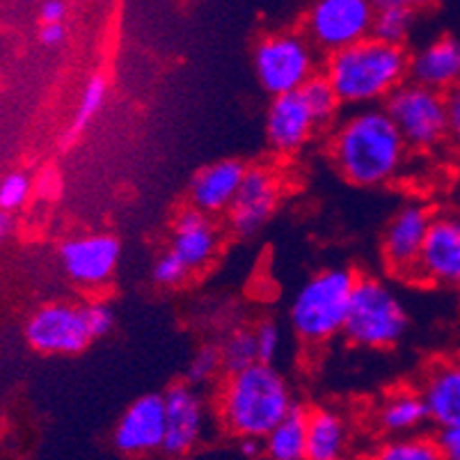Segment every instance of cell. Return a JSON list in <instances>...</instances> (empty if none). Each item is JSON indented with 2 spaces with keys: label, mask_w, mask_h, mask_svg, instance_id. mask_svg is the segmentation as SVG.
<instances>
[{
  "label": "cell",
  "mask_w": 460,
  "mask_h": 460,
  "mask_svg": "<svg viewBox=\"0 0 460 460\" xmlns=\"http://www.w3.org/2000/svg\"><path fill=\"white\" fill-rule=\"evenodd\" d=\"M401 133L387 112L362 108L339 124L332 137V158L339 172L355 186H380L399 174L405 161Z\"/></svg>",
  "instance_id": "1"
},
{
  "label": "cell",
  "mask_w": 460,
  "mask_h": 460,
  "mask_svg": "<svg viewBox=\"0 0 460 460\" xmlns=\"http://www.w3.org/2000/svg\"><path fill=\"white\" fill-rule=\"evenodd\" d=\"M294 405L287 378L273 365L263 362L229 374L217 396L220 421L238 440H263Z\"/></svg>",
  "instance_id": "2"
},
{
  "label": "cell",
  "mask_w": 460,
  "mask_h": 460,
  "mask_svg": "<svg viewBox=\"0 0 460 460\" xmlns=\"http://www.w3.org/2000/svg\"><path fill=\"white\" fill-rule=\"evenodd\" d=\"M410 58L403 46H390L369 40L332 53L325 65V74L339 102L346 106H369L387 99L399 90L408 76Z\"/></svg>",
  "instance_id": "3"
},
{
  "label": "cell",
  "mask_w": 460,
  "mask_h": 460,
  "mask_svg": "<svg viewBox=\"0 0 460 460\" xmlns=\"http://www.w3.org/2000/svg\"><path fill=\"white\" fill-rule=\"evenodd\" d=\"M355 275L346 269H325L298 288L291 303V328L309 344H319L344 332Z\"/></svg>",
  "instance_id": "4"
},
{
  "label": "cell",
  "mask_w": 460,
  "mask_h": 460,
  "mask_svg": "<svg viewBox=\"0 0 460 460\" xmlns=\"http://www.w3.org/2000/svg\"><path fill=\"white\" fill-rule=\"evenodd\" d=\"M408 312L399 296L376 278L355 279L344 334L365 349H390L408 330Z\"/></svg>",
  "instance_id": "5"
},
{
  "label": "cell",
  "mask_w": 460,
  "mask_h": 460,
  "mask_svg": "<svg viewBox=\"0 0 460 460\" xmlns=\"http://www.w3.org/2000/svg\"><path fill=\"white\" fill-rule=\"evenodd\" d=\"M385 112L394 122L408 147L433 149L449 137L447 102L440 92L403 83L385 102Z\"/></svg>",
  "instance_id": "6"
},
{
  "label": "cell",
  "mask_w": 460,
  "mask_h": 460,
  "mask_svg": "<svg viewBox=\"0 0 460 460\" xmlns=\"http://www.w3.org/2000/svg\"><path fill=\"white\" fill-rule=\"evenodd\" d=\"M254 74L269 94L298 92L314 76V49L298 32H273L254 46Z\"/></svg>",
  "instance_id": "7"
},
{
  "label": "cell",
  "mask_w": 460,
  "mask_h": 460,
  "mask_svg": "<svg viewBox=\"0 0 460 460\" xmlns=\"http://www.w3.org/2000/svg\"><path fill=\"white\" fill-rule=\"evenodd\" d=\"M374 3L367 0H321L305 16V37L323 51H344L371 37Z\"/></svg>",
  "instance_id": "8"
},
{
  "label": "cell",
  "mask_w": 460,
  "mask_h": 460,
  "mask_svg": "<svg viewBox=\"0 0 460 460\" xmlns=\"http://www.w3.org/2000/svg\"><path fill=\"white\" fill-rule=\"evenodd\" d=\"M26 337L32 349L40 350V353H81L92 341L85 307L71 303L44 305L28 321Z\"/></svg>",
  "instance_id": "9"
},
{
  "label": "cell",
  "mask_w": 460,
  "mask_h": 460,
  "mask_svg": "<svg viewBox=\"0 0 460 460\" xmlns=\"http://www.w3.org/2000/svg\"><path fill=\"white\" fill-rule=\"evenodd\" d=\"M415 278L433 287L460 288V216H433Z\"/></svg>",
  "instance_id": "10"
},
{
  "label": "cell",
  "mask_w": 460,
  "mask_h": 460,
  "mask_svg": "<svg viewBox=\"0 0 460 460\" xmlns=\"http://www.w3.org/2000/svg\"><path fill=\"white\" fill-rule=\"evenodd\" d=\"M165 403V442L163 451L172 458H186L199 445L207 426L204 399L192 385L177 383L163 394Z\"/></svg>",
  "instance_id": "11"
},
{
  "label": "cell",
  "mask_w": 460,
  "mask_h": 460,
  "mask_svg": "<svg viewBox=\"0 0 460 460\" xmlns=\"http://www.w3.org/2000/svg\"><path fill=\"white\" fill-rule=\"evenodd\" d=\"M122 245L111 234H87L62 245L60 259L66 275L83 287H102L115 273Z\"/></svg>",
  "instance_id": "12"
},
{
  "label": "cell",
  "mask_w": 460,
  "mask_h": 460,
  "mask_svg": "<svg viewBox=\"0 0 460 460\" xmlns=\"http://www.w3.org/2000/svg\"><path fill=\"white\" fill-rule=\"evenodd\" d=\"M429 208L420 202H410L394 213L383 236V257L394 273L415 278L417 261L424 248L430 227Z\"/></svg>",
  "instance_id": "13"
},
{
  "label": "cell",
  "mask_w": 460,
  "mask_h": 460,
  "mask_svg": "<svg viewBox=\"0 0 460 460\" xmlns=\"http://www.w3.org/2000/svg\"><path fill=\"white\" fill-rule=\"evenodd\" d=\"M112 442L127 456L163 451L165 442V403L163 394H145L127 408L112 433Z\"/></svg>",
  "instance_id": "14"
},
{
  "label": "cell",
  "mask_w": 460,
  "mask_h": 460,
  "mask_svg": "<svg viewBox=\"0 0 460 460\" xmlns=\"http://www.w3.org/2000/svg\"><path fill=\"white\" fill-rule=\"evenodd\" d=\"M279 186L266 167H248L232 207L227 208L229 225L241 236H250L266 225L278 207Z\"/></svg>",
  "instance_id": "15"
},
{
  "label": "cell",
  "mask_w": 460,
  "mask_h": 460,
  "mask_svg": "<svg viewBox=\"0 0 460 460\" xmlns=\"http://www.w3.org/2000/svg\"><path fill=\"white\" fill-rule=\"evenodd\" d=\"M408 76L412 83L447 94L460 83V40L442 35L410 58Z\"/></svg>",
  "instance_id": "16"
},
{
  "label": "cell",
  "mask_w": 460,
  "mask_h": 460,
  "mask_svg": "<svg viewBox=\"0 0 460 460\" xmlns=\"http://www.w3.org/2000/svg\"><path fill=\"white\" fill-rule=\"evenodd\" d=\"M314 128L316 122L300 92L275 96L266 112V137L275 152L288 154L300 149L309 140Z\"/></svg>",
  "instance_id": "17"
},
{
  "label": "cell",
  "mask_w": 460,
  "mask_h": 460,
  "mask_svg": "<svg viewBox=\"0 0 460 460\" xmlns=\"http://www.w3.org/2000/svg\"><path fill=\"white\" fill-rule=\"evenodd\" d=\"M248 167L241 161H216L202 167L190 183V204L204 216L227 211L236 198Z\"/></svg>",
  "instance_id": "18"
},
{
  "label": "cell",
  "mask_w": 460,
  "mask_h": 460,
  "mask_svg": "<svg viewBox=\"0 0 460 460\" xmlns=\"http://www.w3.org/2000/svg\"><path fill=\"white\" fill-rule=\"evenodd\" d=\"M429 421L438 429L460 424V359H442L430 367L421 387Z\"/></svg>",
  "instance_id": "19"
},
{
  "label": "cell",
  "mask_w": 460,
  "mask_h": 460,
  "mask_svg": "<svg viewBox=\"0 0 460 460\" xmlns=\"http://www.w3.org/2000/svg\"><path fill=\"white\" fill-rule=\"evenodd\" d=\"M217 250V232L208 216L199 213L198 208H186L177 216L172 229V248L170 252L177 254L190 270H198L211 261Z\"/></svg>",
  "instance_id": "20"
},
{
  "label": "cell",
  "mask_w": 460,
  "mask_h": 460,
  "mask_svg": "<svg viewBox=\"0 0 460 460\" xmlns=\"http://www.w3.org/2000/svg\"><path fill=\"white\" fill-rule=\"evenodd\" d=\"M349 426L332 410H314L307 415V460H346Z\"/></svg>",
  "instance_id": "21"
},
{
  "label": "cell",
  "mask_w": 460,
  "mask_h": 460,
  "mask_svg": "<svg viewBox=\"0 0 460 460\" xmlns=\"http://www.w3.org/2000/svg\"><path fill=\"white\" fill-rule=\"evenodd\" d=\"M429 421L421 392L396 390L383 401L378 410V424L385 433L401 438V435H415Z\"/></svg>",
  "instance_id": "22"
},
{
  "label": "cell",
  "mask_w": 460,
  "mask_h": 460,
  "mask_svg": "<svg viewBox=\"0 0 460 460\" xmlns=\"http://www.w3.org/2000/svg\"><path fill=\"white\" fill-rule=\"evenodd\" d=\"M307 410L296 403L287 417L263 438L269 460H307Z\"/></svg>",
  "instance_id": "23"
},
{
  "label": "cell",
  "mask_w": 460,
  "mask_h": 460,
  "mask_svg": "<svg viewBox=\"0 0 460 460\" xmlns=\"http://www.w3.org/2000/svg\"><path fill=\"white\" fill-rule=\"evenodd\" d=\"M415 21V7L405 0H380L374 5L371 37L383 44L401 46Z\"/></svg>",
  "instance_id": "24"
},
{
  "label": "cell",
  "mask_w": 460,
  "mask_h": 460,
  "mask_svg": "<svg viewBox=\"0 0 460 460\" xmlns=\"http://www.w3.org/2000/svg\"><path fill=\"white\" fill-rule=\"evenodd\" d=\"M374 460H445L435 438L429 435H401L383 442Z\"/></svg>",
  "instance_id": "25"
},
{
  "label": "cell",
  "mask_w": 460,
  "mask_h": 460,
  "mask_svg": "<svg viewBox=\"0 0 460 460\" xmlns=\"http://www.w3.org/2000/svg\"><path fill=\"white\" fill-rule=\"evenodd\" d=\"M298 92L300 96H303V102L307 103L316 127L330 124L334 117H337L341 102H339L337 92L332 90V85H330V81L325 76H316V74H314Z\"/></svg>",
  "instance_id": "26"
},
{
  "label": "cell",
  "mask_w": 460,
  "mask_h": 460,
  "mask_svg": "<svg viewBox=\"0 0 460 460\" xmlns=\"http://www.w3.org/2000/svg\"><path fill=\"white\" fill-rule=\"evenodd\" d=\"M106 78L103 76H92L90 81L85 83V90L81 94V102H78L76 115H74V122L71 127L66 128L65 136V145H71V142H76L78 136L90 127V122L96 117V112L103 108V102H106Z\"/></svg>",
  "instance_id": "27"
},
{
  "label": "cell",
  "mask_w": 460,
  "mask_h": 460,
  "mask_svg": "<svg viewBox=\"0 0 460 460\" xmlns=\"http://www.w3.org/2000/svg\"><path fill=\"white\" fill-rule=\"evenodd\" d=\"M220 358H223V369L229 374H238V371L250 369L259 362L257 355V341H254V332L248 328H238L225 339V344L220 346Z\"/></svg>",
  "instance_id": "28"
},
{
  "label": "cell",
  "mask_w": 460,
  "mask_h": 460,
  "mask_svg": "<svg viewBox=\"0 0 460 460\" xmlns=\"http://www.w3.org/2000/svg\"><path fill=\"white\" fill-rule=\"evenodd\" d=\"M220 369H223L220 349H216V346H202L198 353L192 355L190 365H188L186 383L192 385V387H198V385H204L211 378H216Z\"/></svg>",
  "instance_id": "29"
},
{
  "label": "cell",
  "mask_w": 460,
  "mask_h": 460,
  "mask_svg": "<svg viewBox=\"0 0 460 460\" xmlns=\"http://www.w3.org/2000/svg\"><path fill=\"white\" fill-rule=\"evenodd\" d=\"M31 188L32 183L26 174H7V177L0 181V211L7 213L19 208L21 204L26 202L28 195H31Z\"/></svg>",
  "instance_id": "30"
},
{
  "label": "cell",
  "mask_w": 460,
  "mask_h": 460,
  "mask_svg": "<svg viewBox=\"0 0 460 460\" xmlns=\"http://www.w3.org/2000/svg\"><path fill=\"white\" fill-rule=\"evenodd\" d=\"M254 332V341H257V355L259 362L263 365H273V359L278 358L279 349H282V332H279L278 323L273 321H263L257 325Z\"/></svg>",
  "instance_id": "31"
},
{
  "label": "cell",
  "mask_w": 460,
  "mask_h": 460,
  "mask_svg": "<svg viewBox=\"0 0 460 460\" xmlns=\"http://www.w3.org/2000/svg\"><path fill=\"white\" fill-rule=\"evenodd\" d=\"M190 269L174 252H165L154 263V279L161 287H177L188 278Z\"/></svg>",
  "instance_id": "32"
},
{
  "label": "cell",
  "mask_w": 460,
  "mask_h": 460,
  "mask_svg": "<svg viewBox=\"0 0 460 460\" xmlns=\"http://www.w3.org/2000/svg\"><path fill=\"white\" fill-rule=\"evenodd\" d=\"M85 316H87V328H90L92 339L103 337L112 330L115 325V312H112L111 305L106 303H92L85 307Z\"/></svg>",
  "instance_id": "33"
},
{
  "label": "cell",
  "mask_w": 460,
  "mask_h": 460,
  "mask_svg": "<svg viewBox=\"0 0 460 460\" xmlns=\"http://www.w3.org/2000/svg\"><path fill=\"white\" fill-rule=\"evenodd\" d=\"M435 442L440 447V454L445 460H460V424L447 426L438 430Z\"/></svg>",
  "instance_id": "34"
},
{
  "label": "cell",
  "mask_w": 460,
  "mask_h": 460,
  "mask_svg": "<svg viewBox=\"0 0 460 460\" xmlns=\"http://www.w3.org/2000/svg\"><path fill=\"white\" fill-rule=\"evenodd\" d=\"M445 102H447V119H449V137L456 147L460 149V83L447 92Z\"/></svg>",
  "instance_id": "35"
},
{
  "label": "cell",
  "mask_w": 460,
  "mask_h": 460,
  "mask_svg": "<svg viewBox=\"0 0 460 460\" xmlns=\"http://www.w3.org/2000/svg\"><path fill=\"white\" fill-rule=\"evenodd\" d=\"M41 26H49V23H62L66 16V3L62 0H46L41 5Z\"/></svg>",
  "instance_id": "36"
},
{
  "label": "cell",
  "mask_w": 460,
  "mask_h": 460,
  "mask_svg": "<svg viewBox=\"0 0 460 460\" xmlns=\"http://www.w3.org/2000/svg\"><path fill=\"white\" fill-rule=\"evenodd\" d=\"M40 40L44 46H60L66 40V28L65 23H49V26H41Z\"/></svg>",
  "instance_id": "37"
},
{
  "label": "cell",
  "mask_w": 460,
  "mask_h": 460,
  "mask_svg": "<svg viewBox=\"0 0 460 460\" xmlns=\"http://www.w3.org/2000/svg\"><path fill=\"white\" fill-rule=\"evenodd\" d=\"M261 454H263L261 440H254V438H245V440H241V456H243V458L252 460Z\"/></svg>",
  "instance_id": "38"
},
{
  "label": "cell",
  "mask_w": 460,
  "mask_h": 460,
  "mask_svg": "<svg viewBox=\"0 0 460 460\" xmlns=\"http://www.w3.org/2000/svg\"><path fill=\"white\" fill-rule=\"evenodd\" d=\"M7 232H10V216L0 211V243H3V238L7 236Z\"/></svg>",
  "instance_id": "39"
},
{
  "label": "cell",
  "mask_w": 460,
  "mask_h": 460,
  "mask_svg": "<svg viewBox=\"0 0 460 460\" xmlns=\"http://www.w3.org/2000/svg\"><path fill=\"white\" fill-rule=\"evenodd\" d=\"M172 460H188V458H172Z\"/></svg>",
  "instance_id": "40"
}]
</instances>
